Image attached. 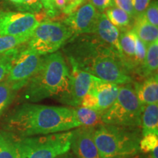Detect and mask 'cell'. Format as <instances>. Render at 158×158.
<instances>
[{"instance_id":"obj_23","label":"cell","mask_w":158,"mask_h":158,"mask_svg":"<svg viewBox=\"0 0 158 158\" xmlns=\"http://www.w3.org/2000/svg\"><path fill=\"white\" fill-rule=\"evenodd\" d=\"M31 36H11L0 35V54L19 48L28 42Z\"/></svg>"},{"instance_id":"obj_31","label":"cell","mask_w":158,"mask_h":158,"mask_svg":"<svg viewBox=\"0 0 158 158\" xmlns=\"http://www.w3.org/2000/svg\"><path fill=\"white\" fill-rule=\"evenodd\" d=\"M45 10V13L49 18H54L58 15L59 11L55 8L51 0H39Z\"/></svg>"},{"instance_id":"obj_21","label":"cell","mask_w":158,"mask_h":158,"mask_svg":"<svg viewBox=\"0 0 158 158\" xmlns=\"http://www.w3.org/2000/svg\"><path fill=\"white\" fill-rule=\"evenodd\" d=\"M76 117L81 126L84 127H97L102 122V112L83 106L74 108Z\"/></svg>"},{"instance_id":"obj_17","label":"cell","mask_w":158,"mask_h":158,"mask_svg":"<svg viewBox=\"0 0 158 158\" xmlns=\"http://www.w3.org/2000/svg\"><path fill=\"white\" fill-rule=\"evenodd\" d=\"M141 135H158V104L143 106L141 116Z\"/></svg>"},{"instance_id":"obj_30","label":"cell","mask_w":158,"mask_h":158,"mask_svg":"<svg viewBox=\"0 0 158 158\" xmlns=\"http://www.w3.org/2000/svg\"><path fill=\"white\" fill-rule=\"evenodd\" d=\"M150 2L151 0H132V4L135 13V18L143 14Z\"/></svg>"},{"instance_id":"obj_37","label":"cell","mask_w":158,"mask_h":158,"mask_svg":"<svg viewBox=\"0 0 158 158\" xmlns=\"http://www.w3.org/2000/svg\"><path fill=\"white\" fill-rule=\"evenodd\" d=\"M56 158H76V156L73 155V153L72 152H68L62 154V155H59L58 157H56Z\"/></svg>"},{"instance_id":"obj_6","label":"cell","mask_w":158,"mask_h":158,"mask_svg":"<svg viewBox=\"0 0 158 158\" xmlns=\"http://www.w3.org/2000/svg\"><path fill=\"white\" fill-rule=\"evenodd\" d=\"M142 108L132 85H120L116 101L102 114V122L122 127H140Z\"/></svg>"},{"instance_id":"obj_19","label":"cell","mask_w":158,"mask_h":158,"mask_svg":"<svg viewBox=\"0 0 158 158\" xmlns=\"http://www.w3.org/2000/svg\"><path fill=\"white\" fill-rule=\"evenodd\" d=\"M158 68V40L147 45V54L139 75L143 78L157 73Z\"/></svg>"},{"instance_id":"obj_32","label":"cell","mask_w":158,"mask_h":158,"mask_svg":"<svg viewBox=\"0 0 158 158\" xmlns=\"http://www.w3.org/2000/svg\"><path fill=\"white\" fill-rule=\"evenodd\" d=\"M85 0H66V5L62 10L63 13L70 15L84 4Z\"/></svg>"},{"instance_id":"obj_15","label":"cell","mask_w":158,"mask_h":158,"mask_svg":"<svg viewBox=\"0 0 158 158\" xmlns=\"http://www.w3.org/2000/svg\"><path fill=\"white\" fill-rule=\"evenodd\" d=\"M119 45L121 49L120 59L127 72L131 75L135 71V34L133 29L122 31L119 33Z\"/></svg>"},{"instance_id":"obj_1","label":"cell","mask_w":158,"mask_h":158,"mask_svg":"<svg viewBox=\"0 0 158 158\" xmlns=\"http://www.w3.org/2000/svg\"><path fill=\"white\" fill-rule=\"evenodd\" d=\"M4 126L13 137L24 138L69 131L81 124L74 108L26 102L6 116Z\"/></svg>"},{"instance_id":"obj_14","label":"cell","mask_w":158,"mask_h":158,"mask_svg":"<svg viewBox=\"0 0 158 158\" xmlns=\"http://www.w3.org/2000/svg\"><path fill=\"white\" fill-rule=\"evenodd\" d=\"M119 30L108 20L104 13H100L94 35L106 44L109 45L121 56L119 45Z\"/></svg>"},{"instance_id":"obj_25","label":"cell","mask_w":158,"mask_h":158,"mask_svg":"<svg viewBox=\"0 0 158 158\" xmlns=\"http://www.w3.org/2000/svg\"><path fill=\"white\" fill-rule=\"evenodd\" d=\"M21 46L3 54H0V82L2 81L8 75L12 62Z\"/></svg>"},{"instance_id":"obj_2","label":"cell","mask_w":158,"mask_h":158,"mask_svg":"<svg viewBox=\"0 0 158 158\" xmlns=\"http://www.w3.org/2000/svg\"><path fill=\"white\" fill-rule=\"evenodd\" d=\"M67 48L70 66L89 73L105 81L117 85L131 84V75L122 64L116 51L98 37L81 39Z\"/></svg>"},{"instance_id":"obj_33","label":"cell","mask_w":158,"mask_h":158,"mask_svg":"<svg viewBox=\"0 0 158 158\" xmlns=\"http://www.w3.org/2000/svg\"><path fill=\"white\" fill-rule=\"evenodd\" d=\"M89 2L100 13H103L106 9L114 5L113 0H89Z\"/></svg>"},{"instance_id":"obj_7","label":"cell","mask_w":158,"mask_h":158,"mask_svg":"<svg viewBox=\"0 0 158 158\" xmlns=\"http://www.w3.org/2000/svg\"><path fill=\"white\" fill-rule=\"evenodd\" d=\"M73 35L64 23L44 20L33 31L27 46L40 56H45L56 52Z\"/></svg>"},{"instance_id":"obj_18","label":"cell","mask_w":158,"mask_h":158,"mask_svg":"<svg viewBox=\"0 0 158 158\" xmlns=\"http://www.w3.org/2000/svg\"><path fill=\"white\" fill-rule=\"evenodd\" d=\"M132 29L136 36L147 45L158 40V28L148 22L143 15L134 19Z\"/></svg>"},{"instance_id":"obj_35","label":"cell","mask_w":158,"mask_h":158,"mask_svg":"<svg viewBox=\"0 0 158 158\" xmlns=\"http://www.w3.org/2000/svg\"><path fill=\"white\" fill-rule=\"evenodd\" d=\"M54 5L57 10H62L66 5V0H54Z\"/></svg>"},{"instance_id":"obj_8","label":"cell","mask_w":158,"mask_h":158,"mask_svg":"<svg viewBox=\"0 0 158 158\" xmlns=\"http://www.w3.org/2000/svg\"><path fill=\"white\" fill-rule=\"evenodd\" d=\"M42 57L27 45L21 47L12 62L10 70L5 79L13 90L17 92L24 87L38 69Z\"/></svg>"},{"instance_id":"obj_24","label":"cell","mask_w":158,"mask_h":158,"mask_svg":"<svg viewBox=\"0 0 158 158\" xmlns=\"http://www.w3.org/2000/svg\"><path fill=\"white\" fill-rule=\"evenodd\" d=\"M15 92L6 81L0 82V117L13 100Z\"/></svg>"},{"instance_id":"obj_20","label":"cell","mask_w":158,"mask_h":158,"mask_svg":"<svg viewBox=\"0 0 158 158\" xmlns=\"http://www.w3.org/2000/svg\"><path fill=\"white\" fill-rule=\"evenodd\" d=\"M104 13L112 24L115 26L118 30H129L133 27L134 22L133 18L115 5L106 9L104 11Z\"/></svg>"},{"instance_id":"obj_28","label":"cell","mask_w":158,"mask_h":158,"mask_svg":"<svg viewBox=\"0 0 158 158\" xmlns=\"http://www.w3.org/2000/svg\"><path fill=\"white\" fill-rule=\"evenodd\" d=\"M43 9V6L39 0H22V3L19 10L21 12L32 13L35 15L42 12Z\"/></svg>"},{"instance_id":"obj_10","label":"cell","mask_w":158,"mask_h":158,"mask_svg":"<svg viewBox=\"0 0 158 158\" xmlns=\"http://www.w3.org/2000/svg\"><path fill=\"white\" fill-rule=\"evenodd\" d=\"M68 89L60 97V101L67 105L78 107L83 98L89 92L94 76L89 73L71 66Z\"/></svg>"},{"instance_id":"obj_12","label":"cell","mask_w":158,"mask_h":158,"mask_svg":"<svg viewBox=\"0 0 158 158\" xmlns=\"http://www.w3.org/2000/svg\"><path fill=\"white\" fill-rule=\"evenodd\" d=\"M94 128L80 126L72 130L70 149L76 158H100L94 139Z\"/></svg>"},{"instance_id":"obj_39","label":"cell","mask_w":158,"mask_h":158,"mask_svg":"<svg viewBox=\"0 0 158 158\" xmlns=\"http://www.w3.org/2000/svg\"><path fill=\"white\" fill-rule=\"evenodd\" d=\"M150 153L152 158H158V147H155Z\"/></svg>"},{"instance_id":"obj_27","label":"cell","mask_w":158,"mask_h":158,"mask_svg":"<svg viewBox=\"0 0 158 158\" xmlns=\"http://www.w3.org/2000/svg\"><path fill=\"white\" fill-rule=\"evenodd\" d=\"M143 17L145 19L155 27H158V2L157 0H153L150 2L147 8L143 13Z\"/></svg>"},{"instance_id":"obj_11","label":"cell","mask_w":158,"mask_h":158,"mask_svg":"<svg viewBox=\"0 0 158 158\" xmlns=\"http://www.w3.org/2000/svg\"><path fill=\"white\" fill-rule=\"evenodd\" d=\"M99 14L100 12L90 2L84 3L68 15L64 23L70 29L73 35L94 34Z\"/></svg>"},{"instance_id":"obj_5","label":"cell","mask_w":158,"mask_h":158,"mask_svg":"<svg viewBox=\"0 0 158 158\" xmlns=\"http://www.w3.org/2000/svg\"><path fill=\"white\" fill-rule=\"evenodd\" d=\"M13 138L19 158H56L70 150L72 130L31 137Z\"/></svg>"},{"instance_id":"obj_9","label":"cell","mask_w":158,"mask_h":158,"mask_svg":"<svg viewBox=\"0 0 158 158\" xmlns=\"http://www.w3.org/2000/svg\"><path fill=\"white\" fill-rule=\"evenodd\" d=\"M39 23L32 13L0 10L1 35L31 36Z\"/></svg>"},{"instance_id":"obj_16","label":"cell","mask_w":158,"mask_h":158,"mask_svg":"<svg viewBox=\"0 0 158 158\" xmlns=\"http://www.w3.org/2000/svg\"><path fill=\"white\" fill-rule=\"evenodd\" d=\"M134 90L142 106L158 104V76L157 73L145 78L143 82H135Z\"/></svg>"},{"instance_id":"obj_4","label":"cell","mask_w":158,"mask_h":158,"mask_svg":"<svg viewBox=\"0 0 158 158\" xmlns=\"http://www.w3.org/2000/svg\"><path fill=\"white\" fill-rule=\"evenodd\" d=\"M141 138L140 127L100 124L94 131V142L100 158H114L140 152Z\"/></svg>"},{"instance_id":"obj_36","label":"cell","mask_w":158,"mask_h":158,"mask_svg":"<svg viewBox=\"0 0 158 158\" xmlns=\"http://www.w3.org/2000/svg\"><path fill=\"white\" fill-rule=\"evenodd\" d=\"M114 158H144L143 155L140 152L132 154V155H123V156H118V157H116Z\"/></svg>"},{"instance_id":"obj_22","label":"cell","mask_w":158,"mask_h":158,"mask_svg":"<svg viewBox=\"0 0 158 158\" xmlns=\"http://www.w3.org/2000/svg\"><path fill=\"white\" fill-rule=\"evenodd\" d=\"M0 158H19L13 138L6 131H0Z\"/></svg>"},{"instance_id":"obj_26","label":"cell","mask_w":158,"mask_h":158,"mask_svg":"<svg viewBox=\"0 0 158 158\" xmlns=\"http://www.w3.org/2000/svg\"><path fill=\"white\" fill-rule=\"evenodd\" d=\"M157 147H158V135L148 134L142 136L139 144L140 151L142 152H151Z\"/></svg>"},{"instance_id":"obj_38","label":"cell","mask_w":158,"mask_h":158,"mask_svg":"<svg viewBox=\"0 0 158 158\" xmlns=\"http://www.w3.org/2000/svg\"><path fill=\"white\" fill-rule=\"evenodd\" d=\"M10 2H11L13 5H14L15 7H18V9L20 8L21 3H22V0H7Z\"/></svg>"},{"instance_id":"obj_3","label":"cell","mask_w":158,"mask_h":158,"mask_svg":"<svg viewBox=\"0 0 158 158\" xmlns=\"http://www.w3.org/2000/svg\"><path fill=\"white\" fill-rule=\"evenodd\" d=\"M70 70L62 53L54 52L42 57L34 76L24 86L23 99L37 102L45 99L60 98L68 89Z\"/></svg>"},{"instance_id":"obj_40","label":"cell","mask_w":158,"mask_h":158,"mask_svg":"<svg viewBox=\"0 0 158 158\" xmlns=\"http://www.w3.org/2000/svg\"><path fill=\"white\" fill-rule=\"evenodd\" d=\"M51 1H52V2H54V0H51ZM53 4H54V3H53Z\"/></svg>"},{"instance_id":"obj_13","label":"cell","mask_w":158,"mask_h":158,"mask_svg":"<svg viewBox=\"0 0 158 158\" xmlns=\"http://www.w3.org/2000/svg\"><path fill=\"white\" fill-rule=\"evenodd\" d=\"M89 92L95 97L98 102V110L103 114L116 101L118 96V85L105 81L94 76Z\"/></svg>"},{"instance_id":"obj_29","label":"cell","mask_w":158,"mask_h":158,"mask_svg":"<svg viewBox=\"0 0 158 158\" xmlns=\"http://www.w3.org/2000/svg\"><path fill=\"white\" fill-rule=\"evenodd\" d=\"M113 3L114 5L126 12L133 19H135V13L132 4V0H113Z\"/></svg>"},{"instance_id":"obj_34","label":"cell","mask_w":158,"mask_h":158,"mask_svg":"<svg viewBox=\"0 0 158 158\" xmlns=\"http://www.w3.org/2000/svg\"><path fill=\"white\" fill-rule=\"evenodd\" d=\"M81 106L92 108V109L94 110H98V102H97L96 98L93 94H91L90 92H88L85 95L84 98H83L81 103Z\"/></svg>"}]
</instances>
